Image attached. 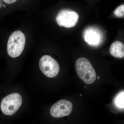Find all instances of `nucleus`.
Segmentation results:
<instances>
[{"mask_svg":"<svg viewBox=\"0 0 124 124\" xmlns=\"http://www.w3.org/2000/svg\"><path fill=\"white\" fill-rule=\"evenodd\" d=\"M39 66L42 73L46 77L50 78L56 76L60 70L57 62L48 55H44L40 58Z\"/></svg>","mask_w":124,"mask_h":124,"instance_id":"20e7f679","label":"nucleus"},{"mask_svg":"<svg viewBox=\"0 0 124 124\" xmlns=\"http://www.w3.org/2000/svg\"><path fill=\"white\" fill-rule=\"evenodd\" d=\"M75 67L78 75L84 83L90 85L94 82L96 79V72L87 59L80 58L78 59Z\"/></svg>","mask_w":124,"mask_h":124,"instance_id":"f03ea898","label":"nucleus"},{"mask_svg":"<svg viewBox=\"0 0 124 124\" xmlns=\"http://www.w3.org/2000/svg\"><path fill=\"white\" fill-rule=\"evenodd\" d=\"M3 2L7 4H13L17 1V0H2Z\"/></svg>","mask_w":124,"mask_h":124,"instance_id":"9b49d317","label":"nucleus"},{"mask_svg":"<svg viewBox=\"0 0 124 124\" xmlns=\"http://www.w3.org/2000/svg\"><path fill=\"white\" fill-rule=\"evenodd\" d=\"M116 103L117 107H124V93H121L118 95L116 99Z\"/></svg>","mask_w":124,"mask_h":124,"instance_id":"9d476101","label":"nucleus"},{"mask_svg":"<svg viewBox=\"0 0 124 124\" xmlns=\"http://www.w3.org/2000/svg\"><path fill=\"white\" fill-rule=\"evenodd\" d=\"M3 5L2 1V0H0V9L2 8V6H3Z\"/></svg>","mask_w":124,"mask_h":124,"instance_id":"f8f14e48","label":"nucleus"},{"mask_svg":"<svg viewBox=\"0 0 124 124\" xmlns=\"http://www.w3.org/2000/svg\"><path fill=\"white\" fill-rule=\"evenodd\" d=\"M111 55L115 57L123 58L124 56V45L121 41H116L112 44L110 47Z\"/></svg>","mask_w":124,"mask_h":124,"instance_id":"6e6552de","label":"nucleus"},{"mask_svg":"<svg viewBox=\"0 0 124 124\" xmlns=\"http://www.w3.org/2000/svg\"><path fill=\"white\" fill-rule=\"evenodd\" d=\"M79 16L76 11L68 9L59 11L56 18L57 23L61 27L70 28L75 26L79 19Z\"/></svg>","mask_w":124,"mask_h":124,"instance_id":"39448f33","label":"nucleus"},{"mask_svg":"<svg viewBox=\"0 0 124 124\" xmlns=\"http://www.w3.org/2000/svg\"><path fill=\"white\" fill-rule=\"evenodd\" d=\"M22 103L21 95L18 93H13L2 99L1 102V110L6 115H13L18 110Z\"/></svg>","mask_w":124,"mask_h":124,"instance_id":"7ed1b4c3","label":"nucleus"},{"mask_svg":"<svg viewBox=\"0 0 124 124\" xmlns=\"http://www.w3.org/2000/svg\"><path fill=\"white\" fill-rule=\"evenodd\" d=\"M114 14L117 17H124V4L118 6L114 11Z\"/></svg>","mask_w":124,"mask_h":124,"instance_id":"1a4fd4ad","label":"nucleus"},{"mask_svg":"<svg viewBox=\"0 0 124 124\" xmlns=\"http://www.w3.org/2000/svg\"><path fill=\"white\" fill-rule=\"evenodd\" d=\"M73 106L70 101L64 99L59 100L54 104L50 113L53 117L59 118L69 115L71 112Z\"/></svg>","mask_w":124,"mask_h":124,"instance_id":"423d86ee","label":"nucleus"},{"mask_svg":"<svg viewBox=\"0 0 124 124\" xmlns=\"http://www.w3.org/2000/svg\"><path fill=\"white\" fill-rule=\"evenodd\" d=\"M84 38L85 42L93 46H97L101 40V36L99 31L93 28H89L85 31Z\"/></svg>","mask_w":124,"mask_h":124,"instance_id":"0eeeda50","label":"nucleus"},{"mask_svg":"<svg viewBox=\"0 0 124 124\" xmlns=\"http://www.w3.org/2000/svg\"><path fill=\"white\" fill-rule=\"evenodd\" d=\"M25 42V35L21 31H15L11 33L7 43V52L9 56L15 58L21 55L24 49Z\"/></svg>","mask_w":124,"mask_h":124,"instance_id":"f257e3e1","label":"nucleus"}]
</instances>
